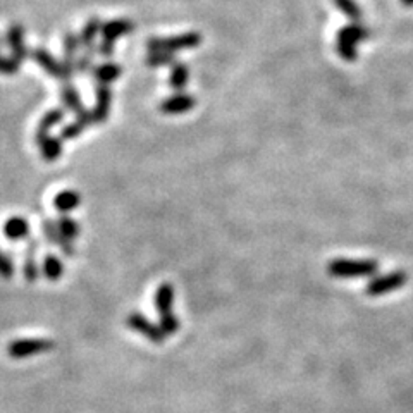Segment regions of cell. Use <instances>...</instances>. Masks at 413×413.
Returning a JSON list of instances; mask_svg holds the SVG:
<instances>
[{"instance_id":"18","label":"cell","mask_w":413,"mask_h":413,"mask_svg":"<svg viewBox=\"0 0 413 413\" xmlns=\"http://www.w3.org/2000/svg\"><path fill=\"white\" fill-rule=\"evenodd\" d=\"M337 38H344V40L358 45L370 38V30L365 24H361V21L360 23H350L337 31Z\"/></svg>"},{"instance_id":"35","label":"cell","mask_w":413,"mask_h":413,"mask_svg":"<svg viewBox=\"0 0 413 413\" xmlns=\"http://www.w3.org/2000/svg\"><path fill=\"white\" fill-rule=\"evenodd\" d=\"M401 3L405 7H413V0H401Z\"/></svg>"},{"instance_id":"32","label":"cell","mask_w":413,"mask_h":413,"mask_svg":"<svg viewBox=\"0 0 413 413\" xmlns=\"http://www.w3.org/2000/svg\"><path fill=\"white\" fill-rule=\"evenodd\" d=\"M21 67V62L14 57H6V55L0 54V74H16Z\"/></svg>"},{"instance_id":"8","label":"cell","mask_w":413,"mask_h":413,"mask_svg":"<svg viewBox=\"0 0 413 413\" xmlns=\"http://www.w3.org/2000/svg\"><path fill=\"white\" fill-rule=\"evenodd\" d=\"M41 229H43L45 240H47L48 243L61 246L62 253H64L65 257H72V255H74V246H72V241L62 236L61 231H59V227H57V222H55L54 219H50V217H45L43 222H41Z\"/></svg>"},{"instance_id":"12","label":"cell","mask_w":413,"mask_h":413,"mask_svg":"<svg viewBox=\"0 0 413 413\" xmlns=\"http://www.w3.org/2000/svg\"><path fill=\"white\" fill-rule=\"evenodd\" d=\"M36 145L40 148V155L43 160L55 162L62 155V140L50 136L48 133H36Z\"/></svg>"},{"instance_id":"19","label":"cell","mask_w":413,"mask_h":413,"mask_svg":"<svg viewBox=\"0 0 413 413\" xmlns=\"http://www.w3.org/2000/svg\"><path fill=\"white\" fill-rule=\"evenodd\" d=\"M92 76L98 85H110L120 76V65L114 62H105L92 69Z\"/></svg>"},{"instance_id":"10","label":"cell","mask_w":413,"mask_h":413,"mask_svg":"<svg viewBox=\"0 0 413 413\" xmlns=\"http://www.w3.org/2000/svg\"><path fill=\"white\" fill-rule=\"evenodd\" d=\"M30 57L33 59V61L36 62V64L40 65L45 72H48V74L54 76V78L64 81V69H62V61H57V59H55L50 52L45 50V48H34V50H31Z\"/></svg>"},{"instance_id":"31","label":"cell","mask_w":413,"mask_h":413,"mask_svg":"<svg viewBox=\"0 0 413 413\" xmlns=\"http://www.w3.org/2000/svg\"><path fill=\"white\" fill-rule=\"evenodd\" d=\"M14 272H16V265H14L12 258L0 250V277L9 281V279H12Z\"/></svg>"},{"instance_id":"6","label":"cell","mask_w":413,"mask_h":413,"mask_svg":"<svg viewBox=\"0 0 413 413\" xmlns=\"http://www.w3.org/2000/svg\"><path fill=\"white\" fill-rule=\"evenodd\" d=\"M110 107H112V89L109 85H96L95 88V107L92 109L93 124H102L109 119Z\"/></svg>"},{"instance_id":"16","label":"cell","mask_w":413,"mask_h":413,"mask_svg":"<svg viewBox=\"0 0 413 413\" xmlns=\"http://www.w3.org/2000/svg\"><path fill=\"white\" fill-rule=\"evenodd\" d=\"M100 31H102V21H100L98 17H92V19L83 26L81 33H79V43L86 48L88 54H96L95 38Z\"/></svg>"},{"instance_id":"24","label":"cell","mask_w":413,"mask_h":413,"mask_svg":"<svg viewBox=\"0 0 413 413\" xmlns=\"http://www.w3.org/2000/svg\"><path fill=\"white\" fill-rule=\"evenodd\" d=\"M55 222H57V227L62 236L67 237V240L72 241L79 236V224L69 213H61Z\"/></svg>"},{"instance_id":"21","label":"cell","mask_w":413,"mask_h":413,"mask_svg":"<svg viewBox=\"0 0 413 413\" xmlns=\"http://www.w3.org/2000/svg\"><path fill=\"white\" fill-rule=\"evenodd\" d=\"M61 98H62V103H64L65 109L71 110V112L79 114L81 110L86 109V107L81 103L78 89H76L71 83H64V86H62V89H61Z\"/></svg>"},{"instance_id":"36","label":"cell","mask_w":413,"mask_h":413,"mask_svg":"<svg viewBox=\"0 0 413 413\" xmlns=\"http://www.w3.org/2000/svg\"><path fill=\"white\" fill-rule=\"evenodd\" d=\"M0 48H2V41H0Z\"/></svg>"},{"instance_id":"33","label":"cell","mask_w":413,"mask_h":413,"mask_svg":"<svg viewBox=\"0 0 413 413\" xmlns=\"http://www.w3.org/2000/svg\"><path fill=\"white\" fill-rule=\"evenodd\" d=\"M76 72H92L93 69V55L92 54H83L79 57H76Z\"/></svg>"},{"instance_id":"30","label":"cell","mask_w":413,"mask_h":413,"mask_svg":"<svg viewBox=\"0 0 413 413\" xmlns=\"http://www.w3.org/2000/svg\"><path fill=\"white\" fill-rule=\"evenodd\" d=\"M160 329L164 330L165 336H172V334H176L179 330V326H181V322L178 320V317L174 315V313H169V315L160 317Z\"/></svg>"},{"instance_id":"28","label":"cell","mask_w":413,"mask_h":413,"mask_svg":"<svg viewBox=\"0 0 413 413\" xmlns=\"http://www.w3.org/2000/svg\"><path fill=\"white\" fill-rule=\"evenodd\" d=\"M23 272H24V279H26L28 282H34L38 277H40V265H38L36 258H34V253H28V251H24Z\"/></svg>"},{"instance_id":"7","label":"cell","mask_w":413,"mask_h":413,"mask_svg":"<svg viewBox=\"0 0 413 413\" xmlns=\"http://www.w3.org/2000/svg\"><path fill=\"white\" fill-rule=\"evenodd\" d=\"M196 105V98L189 93L178 92L176 95L169 96L160 103V112L167 114V116H179V114H186Z\"/></svg>"},{"instance_id":"13","label":"cell","mask_w":413,"mask_h":413,"mask_svg":"<svg viewBox=\"0 0 413 413\" xmlns=\"http://www.w3.org/2000/svg\"><path fill=\"white\" fill-rule=\"evenodd\" d=\"M93 124V117H92V110L85 109L81 110L79 114H76V120L71 124H65L64 127L61 129V140L67 141V140H76L83 131L86 129L88 126Z\"/></svg>"},{"instance_id":"15","label":"cell","mask_w":413,"mask_h":413,"mask_svg":"<svg viewBox=\"0 0 413 413\" xmlns=\"http://www.w3.org/2000/svg\"><path fill=\"white\" fill-rule=\"evenodd\" d=\"M54 209L61 213H71L81 203V195L76 189H62L54 196Z\"/></svg>"},{"instance_id":"5","label":"cell","mask_w":413,"mask_h":413,"mask_svg":"<svg viewBox=\"0 0 413 413\" xmlns=\"http://www.w3.org/2000/svg\"><path fill=\"white\" fill-rule=\"evenodd\" d=\"M126 324L134 330V332L141 334V336L147 337V339L151 341V343L160 344L167 339V336H165L164 330L160 329V326H158V324L150 322V320H148L147 317L140 312L129 313V315H127Z\"/></svg>"},{"instance_id":"14","label":"cell","mask_w":413,"mask_h":413,"mask_svg":"<svg viewBox=\"0 0 413 413\" xmlns=\"http://www.w3.org/2000/svg\"><path fill=\"white\" fill-rule=\"evenodd\" d=\"M134 30V23L129 19H114L109 21V23L102 24V38L103 40H110L116 41L117 38L126 36V34L133 33Z\"/></svg>"},{"instance_id":"2","label":"cell","mask_w":413,"mask_h":413,"mask_svg":"<svg viewBox=\"0 0 413 413\" xmlns=\"http://www.w3.org/2000/svg\"><path fill=\"white\" fill-rule=\"evenodd\" d=\"M202 43V34L198 31H188V33L176 34V36H165V38H150L147 41L148 52H169V54H176L179 50H186V48H196Z\"/></svg>"},{"instance_id":"3","label":"cell","mask_w":413,"mask_h":413,"mask_svg":"<svg viewBox=\"0 0 413 413\" xmlns=\"http://www.w3.org/2000/svg\"><path fill=\"white\" fill-rule=\"evenodd\" d=\"M54 341L52 339H43V337H21V339L10 341L9 346H7V353L10 358H21L33 357V354L47 353V351L54 350Z\"/></svg>"},{"instance_id":"1","label":"cell","mask_w":413,"mask_h":413,"mask_svg":"<svg viewBox=\"0 0 413 413\" xmlns=\"http://www.w3.org/2000/svg\"><path fill=\"white\" fill-rule=\"evenodd\" d=\"M379 271L377 260H354V258H334L327 265V274L336 279H360L374 275Z\"/></svg>"},{"instance_id":"11","label":"cell","mask_w":413,"mask_h":413,"mask_svg":"<svg viewBox=\"0 0 413 413\" xmlns=\"http://www.w3.org/2000/svg\"><path fill=\"white\" fill-rule=\"evenodd\" d=\"M6 43L12 50V57L17 59L19 62H23L24 59L31 55V52L24 45V28L21 24H10L6 34Z\"/></svg>"},{"instance_id":"29","label":"cell","mask_w":413,"mask_h":413,"mask_svg":"<svg viewBox=\"0 0 413 413\" xmlns=\"http://www.w3.org/2000/svg\"><path fill=\"white\" fill-rule=\"evenodd\" d=\"M81 47L79 43V36L74 33H67L64 36V59H72L76 61V52Z\"/></svg>"},{"instance_id":"4","label":"cell","mask_w":413,"mask_h":413,"mask_svg":"<svg viewBox=\"0 0 413 413\" xmlns=\"http://www.w3.org/2000/svg\"><path fill=\"white\" fill-rule=\"evenodd\" d=\"M406 281H408V274L405 271H392L372 279L367 284V288H365V293L368 296H384L396 291V289L403 288L406 284Z\"/></svg>"},{"instance_id":"17","label":"cell","mask_w":413,"mask_h":413,"mask_svg":"<svg viewBox=\"0 0 413 413\" xmlns=\"http://www.w3.org/2000/svg\"><path fill=\"white\" fill-rule=\"evenodd\" d=\"M172 301H174V288L169 282L158 286L157 293H155V308H157L158 315L164 317L172 313Z\"/></svg>"},{"instance_id":"25","label":"cell","mask_w":413,"mask_h":413,"mask_svg":"<svg viewBox=\"0 0 413 413\" xmlns=\"http://www.w3.org/2000/svg\"><path fill=\"white\" fill-rule=\"evenodd\" d=\"M334 6L351 21V23H360L361 21V7L354 0H334Z\"/></svg>"},{"instance_id":"20","label":"cell","mask_w":413,"mask_h":413,"mask_svg":"<svg viewBox=\"0 0 413 413\" xmlns=\"http://www.w3.org/2000/svg\"><path fill=\"white\" fill-rule=\"evenodd\" d=\"M41 272H43V275L48 279V281L55 282L62 277V274H64V265H62L61 258H59L57 255L48 253L45 255L43 262H41Z\"/></svg>"},{"instance_id":"27","label":"cell","mask_w":413,"mask_h":413,"mask_svg":"<svg viewBox=\"0 0 413 413\" xmlns=\"http://www.w3.org/2000/svg\"><path fill=\"white\" fill-rule=\"evenodd\" d=\"M336 52L343 61L346 62H354L358 59V50L357 45L351 43V41L344 40V38L336 36Z\"/></svg>"},{"instance_id":"23","label":"cell","mask_w":413,"mask_h":413,"mask_svg":"<svg viewBox=\"0 0 413 413\" xmlns=\"http://www.w3.org/2000/svg\"><path fill=\"white\" fill-rule=\"evenodd\" d=\"M65 117V110L64 109H50L47 114H43V117L38 123V129L36 133H48L52 127H55L57 124H61Z\"/></svg>"},{"instance_id":"26","label":"cell","mask_w":413,"mask_h":413,"mask_svg":"<svg viewBox=\"0 0 413 413\" xmlns=\"http://www.w3.org/2000/svg\"><path fill=\"white\" fill-rule=\"evenodd\" d=\"M147 65L148 67H164V65L176 64V55L169 54V52H148L147 55Z\"/></svg>"},{"instance_id":"34","label":"cell","mask_w":413,"mask_h":413,"mask_svg":"<svg viewBox=\"0 0 413 413\" xmlns=\"http://www.w3.org/2000/svg\"><path fill=\"white\" fill-rule=\"evenodd\" d=\"M114 45H116V41L102 40L100 45H96V52H98L102 57H110V55L114 54Z\"/></svg>"},{"instance_id":"22","label":"cell","mask_w":413,"mask_h":413,"mask_svg":"<svg viewBox=\"0 0 413 413\" xmlns=\"http://www.w3.org/2000/svg\"><path fill=\"white\" fill-rule=\"evenodd\" d=\"M189 79V69L188 65L182 64V62H176L171 65V74H169V85L176 92H182L188 85Z\"/></svg>"},{"instance_id":"9","label":"cell","mask_w":413,"mask_h":413,"mask_svg":"<svg viewBox=\"0 0 413 413\" xmlns=\"http://www.w3.org/2000/svg\"><path fill=\"white\" fill-rule=\"evenodd\" d=\"M3 236L9 241H23L30 240L31 234V226L30 220H26V217L23 215H12L3 222Z\"/></svg>"}]
</instances>
